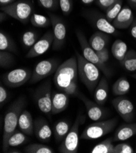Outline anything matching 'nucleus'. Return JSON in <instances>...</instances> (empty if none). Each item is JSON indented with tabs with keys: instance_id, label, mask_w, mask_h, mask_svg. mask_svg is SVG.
Returning <instances> with one entry per match:
<instances>
[{
	"instance_id": "obj_11",
	"label": "nucleus",
	"mask_w": 136,
	"mask_h": 153,
	"mask_svg": "<svg viewBox=\"0 0 136 153\" xmlns=\"http://www.w3.org/2000/svg\"><path fill=\"white\" fill-rule=\"evenodd\" d=\"M53 26L54 41L52 45L53 50L61 49L65 42L67 28L63 20L55 14L48 13Z\"/></svg>"
},
{
	"instance_id": "obj_20",
	"label": "nucleus",
	"mask_w": 136,
	"mask_h": 153,
	"mask_svg": "<svg viewBox=\"0 0 136 153\" xmlns=\"http://www.w3.org/2000/svg\"><path fill=\"white\" fill-rule=\"evenodd\" d=\"M136 134V123H127L121 125L115 131L114 142L125 141Z\"/></svg>"
},
{
	"instance_id": "obj_12",
	"label": "nucleus",
	"mask_w": 136,
	"mask_h": 153,
	"mask_svg": "<svg viewBox=\"0 0 136 153\" xmlns=\"http://www.w3.org/2000/svg\"><path fill=\"white\" fill-rule=\"evenodd\" d=\"M114 108L125 122L131 123L134 119L135 111L132 102L127 98L119 96L112 101Z\"/></svg>"
},
{
	"instance_id": "obj_24",
	"label": "nucleus",
	"mask_w": 136,
	"mask_h": 153,
	"mask_svg": "<svg viewBox=\"0 0 136 153\" xmlns=\"http://www.w3.org/2000/svg\"><path fill=\"white\" fill-rule=\"evenodd\" d=\"M29 140V139L22 131L19 130H16L12 132L9 136L7 142V150L9 147H16L26 143L27 141Z\"/></svg>"
},
{
	"instance_id": "obj_8",
	"label": "nucleus",
	"mask_w": 136,
	"mask_h": 153,
	"mask_svg": "<svg viewBox=\"0 0 136 153\" xmlns=\"http://www.w3.org/2000/svg\"><path fill=\"white\" fill-rule=\"evenodd\" d=\"M76 35L81 48L84 57L90 62L95 65L107 77H110L111 75V70L108 68L106 64L101 62L99 59L96 51L90 47L84 33L80 30H77Z\"/></svg>"
},
{
	"instance_id": "obj_9",
	"label": "nucleus",
	"mask_w": 136,
	"mask_h": 153,
	"mask_svg": "<svg viewBox=\"0 0 136 153\" xmlns=\"http://www.w3.org/2000/svg\"><path fill=\"white\" fill-rule=\"evenodd\" d=\"M59 66V60L55 59H49L41 61L36 66L29 80V83L34 84L47 78L56 72Z\"/></svg>"
},
{
	"instance_id": "obj_5",
	"label": "nucleus",
	"mask_w": 136,
	"mask_h": 153,
	"mask_svg": "<svg viewBox=\"0 0 136 153\" xmlns=\"http://www.w3.org/2000/svg\"><path fill=\"white\" fill-rule=\"evenodd\" d=\"M85 117L80 113L65 138L61 142L59 151L61 153H77L79 146V128L84 123Z\"/></svg>"
},
{
	"instance_id": "obj_13",
	"label": "nucleus",
	"mask_w": 136,
	"mask_h": 153,
	"mask_svg": "<svg viewBox=\"0 0 136 153\" xmlns=\"http://www.w3.org/2000/svg\"><path fill=\"white\" fill-rule=\"evenodd\" d=\"M80 99L85 105L87 115L89 118L94 121L103 120L106 117L108 116V111L102 105L98 104L96 102H94L90 100L81 93L78 92L75 95Z\"/></svg>"
},
{
	"instance_id": "obj_23",
	"label": "nucleus",
	"mask_w": 136,
	"mask_h": 153,
	"mask_svg": "<svg viewBox=\"0 0 136 153\" xmlns=\"http://www.w3.org/2000/svg\"><path fill=\"white\" fill-rule=\"evenodd\" d=\"M70 131V125L67 121L60 120L54 125L53 132L56 142H61Z\"/></svg>"
},
{
	"instance_id": "obj_16",
	"label": "nucleus",
	"mask_w": 136,
	"mask_h": 153,
	"mask_svg": "<svg viewBox=\"0 0 136 153\" xmlns=\"http://www.w3.org/2000/svg\"><path fill=\"white\" fill-rule=\"evenodd\" d=\"M34 121V133L37 139L42 142H49L51 139L52 130L48 121L42 118H37Z\"/></svg>"
},
{
	"instance_id": "obj_2",
	"label": "nucleus",
	"mask_w": 136,
	"mask_h": 153,
	"mask_svg": "<svg viewBox=\"0 0 136 153\" xmlns=\"http://www.w3.org/2000/svg\"><path fill=\"white\" fill-rule=\"evenodd\" d=\"M25 97L21 96L13 101L9 107L4 120L3 135V151L7 152V142L10 134L16 130L20 115L26 105Z\"/></svg>"
},
{
	"instance_id": "obj_25",
	"label": "nucleus",
	"mask_w": 136,
	"mask_h": 153,
	"mask_svg": "<svg viewBox=\"0 0 136 153\" xmlns=\"http://www.w3.org/2000/svg\"><path fill=\"white\" fill-rule=\"evenodd\" d=\"M111 51L114 57L121 62L128 52L127 45L122 40L117 39L112 44Z\"/></svg>"
},
{
	"instance_id": "obj_30",
	"label": "nucleus",
	"mask_w": 136,
	"mask_h": 153,
	"mask_svg": "<svg viewBox=\"0 0 136 153\" xmlns=\"http://www.w3.org/2000/svg\"><path fill=\"white\" fill-rule=\"evenodd\" d=\"M31 24L37 27H47L51 25L50 18L45 17L44 15L33 13L30 19Z\"/></svg>"
},
{
	"instance_id": "obj_34",
	"label": "nucleus",
	"mask_w": 136,
	"mask_h": 153,
	"mask_svg": "<svg viewBox=\"0 0 136 153\" xmlns=\"http://www.w3.org/2000/svg\"><path fill=\"white\" fill-rule=\"evenodd\" d=\"M15 63L13 55L9 51H0V66L2 68H8Z\"/></svg>"
},
{
	"instance_id": "obj_28",
	"label": "nucleus",
	"mask_w": 136,
	"mask_h": 153,
	"mask_svg": "<svg viewBox=\"0 0 136 153\" xmlns=\"http://www.w3.org/2000/svg\"><path fill=\"white\" fill-rule=\"evenodd\" d=\"M0 50L17 53V50L13 40L2 30L0 32Z\"/></svg>"
},
{
	"instance_id": "obj_6",
	"label": "nucleus",
	"mask_w": 136,
	"mask_h": 153,
	"mask_svg": "<svg viewBox=\"0 0 136 153\" xmlns=\"http://www.w3.org/2000/svg\"><path fill=\"white\" fill-rule=\"evenodd\" d=\"M118 119L114 118L101 121L87 126L83 131L81 139L84 140H95L111 132L116 126Z\"/></svg>"
},
{
	"instance_id": "obj_7",
	"label": "nucleus",
	"mask_w": 136,
	"mask_h": 153,
	"mask_svg": "<svg viewBox=\"0 0 136 153\" xmlns=\"http://www.w3.org/2000/svg\"><path fill=\"white\" fill-rule=\"evenodd\" d=\"M34 98L38 108L49 118L52 115L51 82L48 79L42 83L36 90Z\"/></svg>"
},
{
	"instance_id": "obj_21",
	"label": "nucleus",
	"mask_w": 136,
	"mask_h": 153,
	"mask_svg": "<svg viewBox=\"0 0 136 153\" xmlns=\"http://www.w3.org/2000/svg\"><path fill=\"white\" fill-rule=\"evenodd\" d=\"M109 93V85L107 79L103 77L99 81L94 91V99L95 102L103 105L106 102Z\"/></svg>"
},
{
	"instance_id": "obj_47",
	"label": "nucleus",
	"mask_w": 136,
	"mask_h": 153,
	"mask_svg": "<svg viewBox=\"0 0 136 153\" xmlns=\"http://www.w3.org/2000/svg\"><path fill=\"white\" fill-rule=\"evenodd\" d=\"M131 77H132L134 79H136V74H133L131 75Z\"/></svg>"
},
{
	"instance_id": "obj_3",
	"label": "nucleus",
	"mask_w": 136,
	"mask_h": 153,
	"mask_svg": "<svg viewBox=\"0 0 136 153\" xmlns=\"http://www.w3.org/2000/svg\"><path fill=\"white\" fill-rule=\"evenodd\" d=\"M78 62V75L81 82L90 93L93 94L100 80V69L86 60L82 55L75 50Z\"/></svg>"
},
{
	"instance_id": "obj_38",
	"label": "nucleus",
	"mask_w": 136,
	"mask_h": 153,
	"mask_svg": "<svg viewBox=\"0 0 136 153\" xmlns=\"http://www.w3.org/2000/svg\"><path fill=\"white\" fill-rule=\"evenodd\" d=\"M120 0H97L96 4L100 7L106 10Z\"/></svg>"
},
{
	"instance_id": "obj_43",
	"label": "nucleus",
	"mask_w": 136,
	"mask_h": 153,
	"mask_svg": "<svg viewBox=\"0 0 136 153\" xmlns=\"http://www.w3.org/2000/svg\"><path fill=\"white\" fill-rule=\"evenodd\" d=\"M7 14L5 13V12H1V13H0V22H1V23L6 19V16H7Z\"/></svg>"
},
{
	"instance_id": "obj_42",
	"label": "nucleus",
	"mask_w": 136,
	"mask_h": 153,
	"mask_svg": "<svg viewBox=\"0 0 136 153\" xmlns=\"http://www.w3.org/2000/svg\"><path fill=\"white\" fill-rule=\"evenodd\" d=\"M15 0H0V4L1 6H7L13 3Z\"/></svg>"
},
{
	"instance_id": "obj_33",
	"label": "nucleus",
	"mask_w": 136,
	"mask_h": 153,
	"mask_svg": "<svg viewBox=\"0 0 136 153\" xmlns=\"http://www.w3.org/2000/svg\"><path fill=\"white\" fill-rule=\"evenodd\" d=\"M39 34L33 30H28L25 32L22 37V41L26 48L32 47L38 41Z\"/></svg>"
},
{
	"instance_id": "obj_32",
	"label": "nucleus",
	"mask_w": 136,
	"mask_h": 153,
	"mask_svg": "<svg viewBox=\"0 0 136 153\" xmlns=\"http://www.w3.org/2000/svg\"><path fill=\"white\" fill-rule=\"evenodd\" d=\"M123 0H120L114 5L106 10V18L111 23L114 21L122 10Z\"/></svg>"
},
{
	"instance_id": "obj_1",
	"label": "nucleus",
	"mask_w": 136,
	"mask_h": 153,
	"mask_svg": "<svg viewBox=\"0 0 136 153\" xmlns=\"http://www.w3.org/2000/svg\"><path fill=\"white\" fill-rule=\"evenodd\" d=\"M78 76L77 57H72L59 65L54 73L53 82L56 87L69 95L78 92L77 80Z\"/></svg>"
},
{
	"instance_id": "obj_26",
	"label": "nucleus",
	"mask_w": 136,
	"mask_h": 153,
	"mask_svg": "<svg viewBox=\"0 0 136 153\" xmlns=\"http://www.w3.org/2000/svg\"><path fill=\"white\" fill-rule=\"evenodd\" d=\"M131 85L125 77L120 78L113 85L112 91L115 95L122 96L127 94L130 90Z\"/></svg>"
},
{
	"instance_id": "obj_14",
	"label": "nucleus",
	"mask_w": 136,
	"mask_h": 153,
	"mask_svg": "<svg viewBox=\"0 0 136 153\" xmlns=\"http://www.w3.org/2000/svg\"><path fill=\"white\" fill-rule=\"evenodd\" d=\"M53 33L51 31L46 33L29 50L26 57L30 59L43 54L53 45Z\"/></svg>"
},
{
	"instance_id": "obj_41",
	"label": "nucleus",
	"mask_w": 136,
	"mask_h": 153,
	"mask_svg": "<svg viewBox=\"0 0 136 153\" xmlns=\"http://www.w3.org/2000/svg\"><path fill=\"white\" fill-rule=\"evenodd\" d=\"M131 26V34L135 39H136V19L134 20Z\"/></svg>"
},
{
	"instance_id": "obj_27",
	"label": "nucleus",
	"mask_w": 136,
	"mask_h": 153,
	"mask_svg": "<svg viewBox=\"0 0 136 153\" xmlns=\"http://www.w3.org/2000/svg\"><path fill=\"white\" fill-rule=\"evenodd\" d=\"M122 66L127 71L132 72L136 70V52L134 50L128 51L124 59L120 62Z\"/></svg>"
},
{
	"instance_id": "obj_44",
	"label": "nucleus",
	"mask_w": 136,
	"mask_h": 153,
	"mask_svg": "<svg viewBox=\"0 0 136 153\" xmlns=\"http://www.w3.org/2000/svg\"><path fill=\"white\" fill-rule=\"evenodd\" d=\"M7 152L9 153H20V151L18 149H8Z\"/></svg>"
},
{
	"instance_id": "obj_4",
	"label": "nucleus",
	"mask_w": 136,
	"mask_h": 153,
	"mask_svg": "<svg viewBox=\"0 0 136 153\" xmlns=\"http://www.w3.org/2000/svg\"><path fill=\"white\" fill-rule=\"evenodd\" d=\"M1 10L23 24H26L30 21L34 13L33 3L29 0H19L10 4L1 6Z\"/></svg>"
},
{
	"instance_id": "obj_35",
	"label": "nucleus",
	"mask_w": 136,
	"mask_h": 153,
	"mask_svg": "<svg viewBox=\"0 0 136 153\" xmlns=\"http://www.w3.org/2000/svg\"><path fill=\"white\" fill-rule=\"evenodd\" d=\"M39 4L43 7L50 10H56L59 6V0H37Z\"/></svg>"
},
{
	"instance_id": "obj_17",
	"label": "nucleus",
	"mask_w": 136,
	"mask_h": 153,
	"mask_svg": "<svg viewBox=\"0 0 136 153\" xmlns=\"http://www.w3.org/2000/svg\"><path fill=\"white\" fill-rule=\"evenodd\" d=\"M69 95L64 91L52 94V115H56L65 111L69 104Z\"/></svg>"
},
{
	"instance_id": "obj_10",
	"label": "nucleus",
	"mask_w": 136,
	"mask_h": 153,
	"mask_svg": "<svg viewBox=\"0 0 136 153\" xmlns=\"http://www.w3.org/2000/svg\"><path fill=\"white\" fill-rule=\"evenodd\" d=\"M31 71L27 68H17L5 73L2 76L4 84L10 88H17L29 81Z\"/></svg>"
},
{
	"instance_id": "obj_31",
	"label": "nucleus",
	"mask_w": 136,
	"mask_h": 153,
	"mask_svg": "<svg viewBox=\"0 0 136 153\" xmlns=\"http://www.w3.org/2000/svg\"><path fill=\"white\" fill-rule=\"evenodd\" d=\"M27 153H54V151L49 146L43 144L33 143L27 145L24 149Z\"/></svg>"
},
{
	"instance_id": "obj_40",
	"label": "nucleus",
	"mask_w": 136,
	"mask_h": 153,
	"mask_svg": "<svg viewBox=\"0 0 136 153\" xmlns=\"http://www.w3.org/2000/svg\"><path fill=\"white\" fill-rule=\"evenodd\" d=\"M8 98V94L4 87H3L2 84L0 85V104H1V108L3 105L5 104Z\"/></svg>"
},
{
	"instance_id": "obj_45",
	"label": "nucleus",
	"mask_w": 136,
	"mask_h": 153,
	"mask_svg": "<svg viewBox=\"0 0 136 153\" xmlns=\"http://www.w3.org/2000/svg\"><path fill=\"white\" fill-rule=\"evenodd\" d=\"M95 0H81V1L84 3V4H90V3H92V2H94Z\"/></svg>"
},
{
	"instance_id": "obj_37",
	"label": "nucleus",
	"mask_w": 136,
	"mask_h": 153,
	"mask_svg": "<svg viewBox=\"0 0 136 153\" xmlns=\"http://www.w3.org/2000/svg\"><path fill=\"white\" fill-rule=\"evenodd\" d=\"M134 149L127 143H120L114 148L113 153H133Z\"/></svg>"
},
{
	"instance_id": "obj_36",
	"label": "nucleus",
	"mask_w": 136,
	"mask_h": 153,
	"mask_svg": "<svg viewBox=\"0 0 136 153\" xmlns=\"http://www.w3.org/2000/svg\"><path fill=\"white\" fill-rule=\"evenodd\" d=\"M59 6L62 13L65 16H68L73 10V1L72 0H59Z\"/></svg>"
},
{
	"instance_id": "obj_39",
	"label": "nucleus",
	"mask_w": 136,
	"mask_h": 153,
	"mask_svg": "<svg viewBox=\"0 0 136 153\" xmlns=\"http://www.w3.org/2000/svg\"><path fill=\"white\" fill-rule=\"evenodd\" d=\"M96 53H97V54L98 56L99 59L103 63L106 64L109 60V51H108V50L107 48H105L100 51H97Z\"/></svg>"
},
{
	"instance_id": "obj_22",
	"label": "nucleus",
	"mask_w": 136,
	"mask_h": 153,
	"mask_svg": "<svg viewBox=\"0 0 136 153\" xmlns=\"http://www.w3.org/2000/svg\"><path fill=\"white\" fill-rule=\"evenodd\" d=\"M108 41L109 37L106 34L101 31H97L90 37L88 43L97 52L106 48Z\"/></svg>"
},
{
	"instance_id": "obj_48",
	"label": "nucleus",
	"mask_w": 136,
	"mask_h": 153,
	"mask_svg": "<svg viewBox=\"0 0 136 153\" xmlns=\"http://www.w3.org/2000/svg\"><path fill=\"white\" fill-rule=\"evenodd\" d=\"M136 152V149H135V152Z\"/></svg>"
},
{
	"instance_id": "obj_29",
	"label": "nucleus",
	"mask_w": 136,
	"mask_h": 153,
	"mask_svg": "<svg viewBox=\"0 0 136 153\" xmlns=\"http://www.w3.org/2000/svg\"><path fill=\"white\" fill-rule=\"evenodd\" d=\"M113 138H108L97 145L90 151L91 153H113L114 146L112 144Z\"/></svg>"
},
{
	"instance_id": "obj_18",
	"label": "nucleus",
	"mask_w": 136,
	"mask_h": 153,
	"mask_svg": "<svg viewBox=\"0 0 136 153\" xmlns=\"http://www.w3.org/2000/svg\"><path fill=\"white\" fill-rule=\"evenodd\" d=\"M134 15L131 9L123 7L112 22L114 26L119 29L128 28L134 21Z\"/></svg>"
},
{
	"instance_id": "obj_46",
	"label": "nucleus",
	"mask_w": 136,
	"mask_h": 153,
	"mask_svg": "<svg viewBox=\"0 0 136 153\" xmlns=\"http://www.w3.org/2000/svg\"><path fill=\"white\" fill-rule=\"evenodd\" d=\"M129 3H131L133 5H135L136 6V0H128Z\"/></svg>"
},
{
	"instance_id": "obj_15",
	"label": "nucleus",
	"mask_w": 136,
	"mask_h": 153,
	"mask_svg": "<svg viewBox=\"0 0 136 153\" xmlns=\"http://www.w3.org/2000/svg\"><path fill=\"white\" fill-rule=\"evenodd\" d=\"M86 18L100 30L106 34H115L116 28L103 15L98 13H90L85 15Z\"/></svg>"
},
{
	"instance_id": "obj_19",
	"label": "nucleus",
	"mask_w": 136,
	"mask_h": 153,
	"mask_svg": "<svg viewBox=\"0 0 136 153\" xmlns=\"http://www.w3.org/2000/svg\"><path fill=\"white\" fill-rule=\"evenodd\" d=\"M34 120L29 111L23 110L19 117L18 128L27 135H32L34 132Z\"/></svg>"
}]
</instances>
